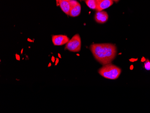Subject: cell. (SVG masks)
Wrapping results in <instances>:
<instances>
[{"label":"cell","instance_id":"5bb4252c","mask_svg":"<svg viewBox=\"0 0 150 113\" xmlns=\"http://www.w3.org/2000/svg\"><path fill=\"white\" fill-rule=\"evenodd\" d=\"M146 59L144 58V57H142V62H144V61H146Z\"/></svg>","mask_w":150,"mask_h":113},{"label":"cell","instance_id":"7a4b0ae2","mask_svg":"<svg viewBox=\"0 0 150 113\" xmlns=\"http://www.w3.org/2000/svg\"><path fill=\"white\" fill-rule=\"evenodd\" d=\"M98 72L102 76L105 78L115 80L119 77L121 70L117 66L109 63L104 65L102 68L99 69Z\"/></svg>","mask_w":150,"mask_h":113},{"label":"cell","instance_id":"5b68a950","mask_svg":"<svg viewBox=\"0 0 150 113\" xmlns=\"http://www.w3.org/2000/svg\"><path fill=\"white\" fill-rule=\"evenodd\" d=\"M97 11H103L109 8L113 4V0H96Z\"/></svg>","mask_w":150,"mask_h":113},{"label":"cell","instance_id":"30bf717a","mask_svg":"<svg viewBox=\"0 0 150 113\" xmlns=\"http://www.w3.org/2000/svg\"><path fill=\"white\" fill-rule=\"evenodd\" d=\"M144 68L147 70H150V61L146 60L144 63Z\"/></svg>","mask_w":150,"mask_h":113},{"label":"cell","instance_id":"2e32d148","mask_svg":"<svg viewBox=\"0 0 150 113\" xmlns=\"http://www.w3.org/2000/svg\"><path fill=\"white\" fill-rule=\"evenodd\" d=\"M133 68H134V67H133V65H131V67H130V69H131V70H133Z\"/></svg>","mask_w":150,"mask_h":113},{"label":"cell","instance_id":"8fae6325","mask_svg":"<svg viewBox=\"0 0 150 113\" xmlns=\"http://www.w3.org/2000/svg\"><path fill=\"white\" fill-rule=\"evenodd\" d=\"M69 3L70 4L71 9L73 8V7H75L76 6H77L79 3L78 1H76V0H71L69 1Z\"/></svg>","mask_w":150,"mask_h":113},{"label":"cell","instance_id":"277c9868","mask_svg":"<svg viewBox=\"0 0 150 113\" xmlns=\"http://www.w3.org/2000/svg\"><path fill=\"white\" fill-rule=\"evenodd\" d=\"M69 40V37L64 35H54L52 38V42L54 45H62L66 44Z\"/></svg>","mask_w":150,"mask_h":113},{"label":"cell","instance_id":"52a82bcc","mask_svg":"<svg viewBox=\"0 0 150 113\" xmlns=\"http://www.w3.org/2000/svg\"><path fill=\"white\" fill-rule=\"evenodd\" d=\"M61 9L65 14L67 16L69 15L70 12L71 10L70 4L69 1H63L60 3L59 5Z\"/></svg>","mask_w":150,"mask_h":113},{"label":"cell","instance_id":"e0dca14e","mask_svg":"<svg viewBox=\"0 0 150 113\" xmlns=\"http://www.w3.org/2000/svg\"><path fill=\"white\" fill-rule=\"evenodd\" d=\"M82 1H86V0H82Z\"/></svg>","mask_w":150,"mask_h":113},{"label":"cell","instance_id":"ba28073f","mask_svg":"<svg viewBox=\"0 0 150 113\" xmlns=\"http://www.w3.org/2000/svg\"><path fill=\"white\" fill-rule=\"evenodd\" d=\"M81 5H80V3H79L77 6L71 8L69 16L73 17L78 16L81 13Z\"/></svg>","mask_w":150,"mask_h":113},{"label":"cell","instance_id":"9c48e42d","mask_svg":"<svg viewBox=\"0 0 150 113\" xmlns=\"http://www.w3.org/2000/svg\"><path fill=\"white\" fill-rule=\"evenodd\" d=\"M86 4L90 9L92 10H96L97 1L96 0H86L85 1Z\"/></svg>","mask_w":150,"mask_h":113},{"label":"cell","instance_id":"3957f363","mask_svg":"<svg viewBox=\"0 0 150 113\" xmlns=\"http://www.w3.org/2000/svg\"><path fill=\"white\" fill-rule=\"evenodd\" d=\"M81 41L79 34H76L73 36L71 39L66 44L65 49L71 51L77 52L81 50Z\"/></svg>","mask_w":150,"mask_h":113},{"label":"cell","instance_id":"6da1fadb","mask_svg":"<svg viewBox=\"0 0 150 113\" xmlns=\"http://www.w3.org/2000/svg\"><path fill=\"white\" fill-rule=\"evenodd\" d=\"M90 49L95 59L103 65L111 63L117 54V47L111 43L93 44Z\"/></svg>","mask_w":150,"mask_h":113},{"label":"cell","instance_id":"8992f818","mask_svg":"<svg viewBox=\"0 0 150 113\" xmlns=\"http://www.w3.org/2000/svg\"><path fill=\"white\" fill-rule=\"evenodd\" d=\"M94 19L98 23H105L108 21V15L107 12L103 11H97L94 16Z\"/></svg>","mask_w":150,"mask_h":113},{"label":"cell","instance_id":"4fadbf2b","mask_svg":"<svg viewBox=\"0 0 150 113\" xmlns=\"http://www.w3.org/2000/svg\"><path fill=\"white\" fill-rule=\"evenodd\" d=\"M137 60H138V59L132 58V59H130V61H131V62H134V61H137Z\"/></svg>","mask_w":150,"mask_h":113},{"label":"cell","instance_id":"9a60e30c","mask_svg":"<svg viewBox=\"0 0 150 113\" xmlns=\"http://www.w3.org/2000/svg\"><path fill=\"white\" fill-rule=\"evenodd\" d=\"M114 1H115V2H118L119 1V0H113Z\"/></svg>","mask_w":150,"mask_h":113},{"label":"cell","instance_id":"7c38bea8","mask_svg":"<svg viewBox=\"0 0 150 113\" xmlns=\"http://www.w3.org/2000/svg\"><path fill=\"white\" fill-rule=\"evenodd\" d=\"M71 0H56V5L57 6H59V5L61 1H70Z\"/></svg>","mask_w":150,"mask_h":113}]
</instances>
